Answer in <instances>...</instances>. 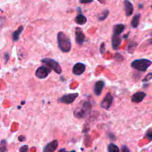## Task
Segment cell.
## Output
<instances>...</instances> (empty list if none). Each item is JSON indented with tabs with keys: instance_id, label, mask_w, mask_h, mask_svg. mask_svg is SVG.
<instances>
[{
	"instance_id": "7402d4cb",
	"label": "cell",
	"mask_w": 152,
	"mask_h": 152,
	"mask_svg": "<svg viewBox=\"0 0 152 152\" xmlns=\"http://www.w3.org/2000/svg\"><path fill=\"white\" fill-rule=\"evenodd\" d=\"M7 142L5 140H2L0 143V151L1 152H6L7 151Z\"/></svg>"
},
{
	"instance_id": "ba28073f",
	"label": "cell",
	"mask_w": 152,
	"mask_h": 152,
	"mask_svg": "<svg viewBox=\"0 0 152 152\" xmlns=\"http://www.w3.org/2000/svg\"><path fill=\"white\" fill-rule=\"evenodd\" d=\"M75 43L79 45H82L85 41L86 36L80 27H77L75 28Z\"/></svg>"
},
{
	"instance_id": "836d02e7",
	"label": "cell",
	"mask_w": 152,
	"mask_h": 152,
	"mask_svg": "<svg viewBox=\"0 0 152 152\" xmlns=\"http://www.w3.org/2000/svg\"><path fill=\"white\" fill-rule=\"evenodd\" d=\"M26 103V101H21V105H23V104H24Z\"/></svg>"
},
{
	"instance_id": "e0dca14e",
	"label": "cell",
	"mask_w": 152,
	"mask_h": 152,
	"mask_svg": "<svg viewBox=\"0 0 152 152\" xmlns=\"http://www.w3.org/2000/svg\"><path fill=\"white\" fill-rule=\"evenodd\" d=\"M140 17H141V14L140 13L136 14L133 16L131 21V26L133 28H136L138 26L140 23Z\"/></svg>"
},
{
	"instance_id": "f1b7e54d",
	"label": "cell",
	"mask_w": 152,
	"mask_h": 152,
	"mask_svg": "<svg viewBox=\"0 0 152 152\" xmlns=\"http://www.w3.org/2000/svg\"><path fill=\"white\" fill-rule=\"evenodd\" d=\"M18 140H19L20 141L23 142V141H26V138L25 136H24V135H20V136L18 137Z\"/></svg>"
},
{
	"instance_id": "4316f807",
	"label": "cell",
	"mask_w": 152,
	"mask_h": 152,
	"mask_svg": "<svg viewBox=\"0 0 152 152\" xmlns=\"http://www.w3.org/2000/svg\"><path fill=\"white\" fill-rule=\"evenodd\" d=\"M104 50H105V44H104V43L103 42L100 45V52L102 53H103L104 52Z\"/></svg>"
},
{
	"instance_id": "9a60e30c",
	"label": "cell",
	"mask_w": 152,
	"mask_h": 152,
	"mask_svg": "<svg viewBox=\"0 0 152 152\" xmlns=\"http://www.w3.org/2000/svg\"><path fill=\"white\" fill-rule=\"evenodd\" d=\"M122 42V39L119 36H112V39H111V43H112V48L114 50H118L119 46L121 44Z\"/></svg>"
},
{
	"instance_id": "7a4b0ae2",
	"label": "cell",
	"mask_w": 152,
	"mask_h": 152,
	"mask_svg": "<svg viewBox=\"0 0 152 152\" xmlns=\"http://www.w3.org/2000/svg\"><path fill=\"white\" fill-rule=\"evenodd\" d=\"M58 46L59 49L63 52H68L71 49V41L66 34L62 31H59L57 34Z\"/></svg>"
},
{
	"instance_id": "83f0119b",
	"label": "cell",
	"mask_w": 152,
	"mask_h": 152,
	"mask_svg": "<svg viewBox=\"0 0 152 152\" xmlns=\"http://www.w3.org/2000/svg\"><path fill=\"white\" fill-rule=\"evenodd\" d=\"M10 59V55L8 53V52H5L4 53V60H5V63H7Z\"/></svg>"
},
{
	"instance_id": "5b68a950",
	"label": "cell",
	"mask_w": 152,
	"mask_h": 152,
	"mask_svg": "<svg viewBox=\"0 0 152 152\" xmlns=\"http://www.w3.org/2000/svg\"><path fill=\"white\" fill-rule=\"evenodd\" d=\"M79 94L78 93H68L63 95L58 99V101L60 103L64 104H71L72 103L75 99L78 97Z\"/></svg>"
},
{
	"instance_id": "8fae6325",
	"label": "cell",
	"mask_w": 152,
	"mask_h": 152,
	"mask_svg": "<svg viewBox=\"0 0 152 152\" xmlns=\"http://www.w3.org/2000/svg\"><path fill=\"white\" fill-rule=\"evenodd\" d=\"M146 97V93L143 91H137L131 96V101L133 103H139Z\"/></svg>"
},
{
	"instance_id": "d4e9b609",
	"label": "cell",
	"mask_w": 152,
	"mask_h": 152,
	"mask_svg": "<svg viewBox=\"0 0 152 152\" xmlns=\"http://www.w3.org/2000/svg\"><path fill=\"white\" fill-rule=\"evenodd\" d=\"M28 146L27 145H23L19 148V152H28Z\"/></svg>"
},
{
	"instance_id": "d6a6232c",
	"label": "cell",
	"mask_w": 152,
	"mask_h": 152,
	"mask_svg": "<svg viewBox=\"0 0 152 152\" xmlns=\"http://www.w3.org/2000/svg\"><path fill=\"white\" fill-rule=\"evenodd\" d=\"M128 36H129V33H127L126 34H125V35H124L123 37H124V39H126V38H128Z\"/></svg>"
},
{
	"instance_id": "5bb4252c",
	"label": "cell",
	"mask_w": 152,
	"mask_h": 152,
	"mask_svg": "<svg viewBox=\"0 0 152 152\" xmlns=\"http://www.w3.org/2000/svg\"><path fill=\"white\" fill-rule=\"evenodd\" d=\"M125 26L123 24H116L113 27V35L119 36L124 31Z\"/></svg>"
},
{
	"instance_id": "30bf717a",
	"label": "cell",
	"mask_w": 152,
	"mask_h": 152,
	"mask_svg": "<svg viewBox=\"0 0 152 152\" xmlns=\"http://www.w3.org/2000/svg\"><path fill=\"white\" fill-rule=\"evenodd\" d=\"M58 146V141L53 140L48 142L43 148V152H54Z\"/></svg>"
},
{
	"instance_id": "d590c367",
	"label": "cell",
	"mask_w": 152,
	"mask_h": 152,
	"mask_svg": "<svg viewBox=\"0 0 152 152\" xmlns=\"http://www.w3.org/2000/svg\"><path fill=\"white\" fill-rule=\"evenodd\" d=\"M150 36L152 37V31L150 33Z\"/></svg>"
},
{
	"instance_id": "ffe728a7",
	"label": "cell",
	"mask_w": 152,
	"mask_h": 152,
	"mask_svg": "<svg viewBox=\"0 0 152 152\" xmlns=\"http://www.w3.org/2000/svg\"><path fill=\"white\" fill-rule=\"evenodd\" d=\"M107 151L108 152H120L119 147L115 144L114 143H110L107 145Z\"/></svg>"
},
{
	"instance_id": "277c9868",
	"label": "cell",
	"mask_w": 152,
	"mask_h": 152,
	"mask_svg": "<svg viewBox=\"0 0 152 152\" xmlns=\"http://www.w3.org/2000/svg\"><path fill=\"white\" fill-rule=\"evenodd\" d=\"M41 61L42 63L48 66L50 69H53V71L56 74H61L62 73V68L61 67V65L56 61L51 58H45L42 59Z\"/></svg>"
},
{
	"instance_id": "d6986e66",
	"label": "cell",
	"mask_w": 152,
	"mask_h": 152,
	"mask_svg": "<svg viewBox=\"0 0 152 152\" xmlns=\"http://www.w3.org/2000/svg\"><path fill=\"white\" fill-rule=\"evenodd\" d=\"M109 14V11L107 9L104 10L102 12H100L99 14V15L97 17L98 20L100 21L104 20L107 17Z\"/></svg>"
},
{
	"instance_id": "44dd1931",
	"label": "cell",
	"mask_w": 152,
	"mask_h": 152,
	"mask_svg": "<svg viewBox=\"0 0 152 152\" xmlns=\"http://www.w3.org/2000/svg\"><path fill=\"white\" fill-rule=\"evenodd\" d=\"M137 46V43L135 42H131L129 43L127 48V51L128 53H132L134 50V49L136 48Z\"/></svg>"
},
{
	"instance_id": "1f68e13d",
	"label": "cell",
	"mask_w": 152,
	"mask_h": 152,
	"mask_svg": "<svg viewBox=\"0 0 152 152\" xmlns=\"http://www.w3.org/2000/svg\"><path fill=\"white\" fill-rule=\"evenodd\" d=\"M93 1H80V3H82V4H86V3H91V2H92Z\"/></svg>"
},
{
	"instance_id": "e575fe53",
	"label": "cell",
	"mask_w": 152,
	"mask_h": 152,
	"mask_svg": "<svg viewBox=\"0 0 152 152\" xmlns=\"http://www.w3.org/2000/svg\"><path fill=\"white\" fill-rule=\"evenodd\" d=\"M21 106H17V108H18V109H21Z\"/></svg>"
},
{
	"instance_id": "8d00e7d4",
	"label": "cell",
	"mask_w": 152,
	"mask_h": 152,
	"mask_svg": "<svg viewBox=\"0 0 152 152\" xmlns=\"http://www.w3.org/2000/svg\"><path fill=\"white\" fill-rule=\"evenodd\" d=\"M151 8H152V5H151Z\"/></svg>"
},
{
	"instance_id": "9c48e42d",
	"label": "cell",
	"mask_w": 152,
	"mask_h": 152,
	"mask_svg": "<svg viewBox=\"0 0 152 152\" xmlns=\"http://www.w3.org/2000/svg\"><path fill=\"white\" fill-rule=\"evenodd\" d=\"M86 69V66L85 64L82 62H77L72 67V73L76 75H80L83 74Z\"/></svg>"
},
{
	"instance_id": "4fadbf2b",
	"label": "cell",
	"mask_w": 152,
	"mask_h": 152,
	"mask_svg": "<svg viewBox=\"0 0 152 152\" xmlns=\"http://www.w3.org/2000/svg\"><path fill=\"white\" fill-rule=\"evenodd\" d=\"M124 5L126 16H131L134 12V7L132 4L129 1L125 0L124 1Z\"/></svg>"
},
{
	"instance_id": "8992f818",
	"label": "cell",
	"mask_w": 152,
	"mask_h": 152,
	"mask_svg": "<svg viewBox=\"0 0 152 152\" xmlns=\"http://www.w3.org/2000/svg\"><path fill=\"white\" fill-rule=\"evenodd\" d=\"M51 72L50 69L45 66H40L35 71V75L39 79L46 78Z\"/></svg>"
},
{
	"instance_id": "2e32d148",
	"label": "cell",
	"mask_w": 152,
	"mask_h": 152,
	"mask_svg": "<svg viewBox=\"0 0 152 152\" xmlns=\"http://www.w3.org/2000/svg\"><path fill=\"white\" fill-rule=\"evenodd\" d=\"M24 30V27L23 26H20L18 27V28H17V30L14 31L12 33V40L14 42H17L19 39H20V36L21 34V33L23 32Z\"/></svg>"
},
{
	"instance_id": "ac0fdd59",
	"label": "cell",
	"mask_w": 152,
	"mask_h": 152,
	"mask_svg": "<svg viewBox=\"0 0 152 152\" xmlns=\"http://www.w3.org/2000/svg\"><path fill=\"white\" fill-rule=\"evenodd\" d=\"M87 21V19L83 14H78L75 17V22L79 25H84Z\"/></svg>"
},
{
	"instance_id": "484cf974",
	"label": "cell",
	"mask_w": 152,
	"mask_h": 152,
	"mask_svg": "<svg viewBox=\"0 0 152 152\" xmlns=\"http://www.w3.org/2000/svg\"><path fill=\"white\" fill-rule=\"evenodd\" d=\"M121 152H129V148L126 145H122L121 146Z\"/></svg>"
},
{
	"instance_id": "6da1fadb",
	"label": "cell",
	"mask_w": 152,
	"mask_h": 152,
	"mask_svg": "<svg viewBox=\"0 0 152 152\" xmlns=\"http://www.w3.org/2000/svg\"><path fill=\"white\" fill-rule=\"evenodd\" d=\"M92 110V104L88 100H82L78 103L74 110V116L78 119H84L89 115Z\"/></svg>"
},
{
	"instance_id": "cb8c5ba5",
	"label": "cell",
	"mask_w": 152,
	"mask_h": 152,
	"mask_svg": "<svg viewBox=\"0 0 152 152\" xmlns=\"http://www.w3.org/2000/svg\"><path fill=\"white\" fill-rule=\"evenodd\" d=\"M151 79H152V72H149L145 76V77L142 79V82H147L150 81Z\"/></svg>"
},
{
	"instance_id": "4dcf8cb0",
	"label": "cell",
	"mask_w": 152,
	"mask_h": 152,
	"mask_svg": "<svg viewBox=\"0 0 152 152\" xmlns=\"http://www.w3.org/2000/svg\"><path fill=\"white\" fill-rule=\"evenodd\" d=\"M58 152H76V151L74 150H72L71 151H66L65 148H61L58 151Z\"/></svg>"
},
{
	"instance_id": "52a82bcc",
	"label": "cell",
	"mask_w": 152,
	"mask_h": 152,
	"mask_svg": "<svg viewBox=\"0 0 152 152\" xmlns=\"http://www.w3.org/2000/svg\"><path fill=\"white\" fill-rule=\"evenodd\" d=\"M113 97L112 94L109 92L106 94L105 97L100 102V106L102 109L108 110L110 107L113 103Z\"/></svg>"
},
{
	"instance_id": "603a6c76",
	"label": "cell",
	"mask_w": 152,
	"mask_h": 152,
	"mask_svg": "<svg viewBox=\"0 0 152 152\" xmlns=\"http://www.w3.org/2000/svg\"><path fill=\"white\" fill-rule=\"evenodd\" d=\"M144 138L152 141V128H149L144 135Z\"/></svg>"
},
{
	"instance_id": "3957f363",
	"label": "cell",
	"mask_w": 152,
	"mask_h": 152,
	"mask_svg": "<svg viewBox=\"0 0 152 152\" xmlns=\"http://www.w3.org/2000/svg\"><path fill=\"white\" fill-rule=\"evenodd\" d=\"M152 64V61L146 58L137 59L132 61L131 63V66L138 71L145 72Z\"/></svg>"
},
{
	"instance_id": "7c38bea8",
	"label": "cell",
	"mask_w": 152,
	"mask_h": 152,
	"mask_svg": "<svg viewBox=\"0 0 152 152\" xmlns=\"http://www.w3.org/2000/svg\"><path fill=\"white\" fill-rule=\"evenodd\" d=\"M104 87V82L103 81L99 80L96 81L94 84V88H93L94 93L97 96H99L101 94Z\"/></svg>"
},
{
	"instance_id": "f546056e",
	"label": "cell",
	"mask_w": 152,
	"mask_h": 152,
	"mask_svg": "<svg viewBox=\"0 0 152 152\" xmlns=\"http://www.w3.org/2000/svg\"><path fill=\"white\" fill-rule=\"evenodd\" d=\"M108 137H109V138L110 139H111V140H114L116 139L115 135L113 134H112V133H109V134H108Z\"/></svg>"
}]
</instances>
